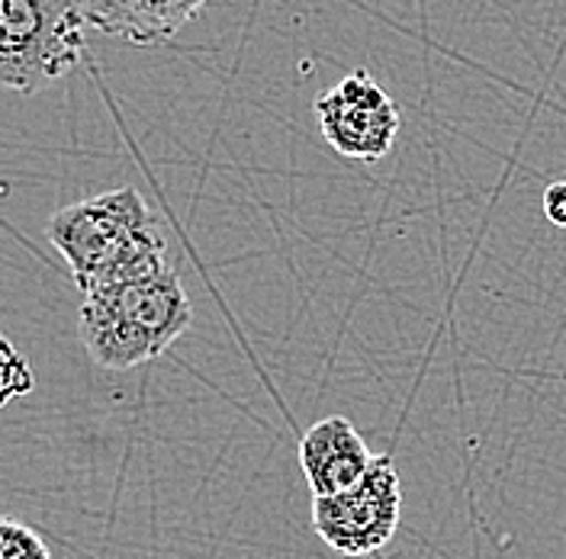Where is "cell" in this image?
I'll return each mask as SVG.
<instances>
[{"label": "cell", "mask_w": 566, "mask_h": 559, "mask_svg": "<svg viewBox=\"0 0 566 559\" xmlns=\"http://www.w3.org/2000/svg\"><path fill=\"white\" fill-rule=\"evenodd\" d=\"M374 454L345 415L316 421L300 441V466L313 498H328L357 486Z\"/></svg>", "instance_id": "8992f818"}, {"label": "cell", "mask_w": 566, "mask_h": 559, "mask_svg": "<svg viewBox=\"0 0 566 559\" xmlns=\"http://www.w3.org/2000/svg\"><path fill=\"white\" fill-rule=\"evenodd\" d=\"M541 210H544V215H547V222H551V225L566 229V180H554V183H547L544 200H541Z\"/></svg>", "instance_id": "9c48e42d"}, {"label": "cell", "mask_w": 566, "mask_h": 559, "mask_svg": "<svg viewBox=\"0 0 566 559\" xmlns=\"http://www.w3.org/2000/svg\"><path fill=\"white\" fill-rule=\"evenodd\" d=\"M313 109L322 139L352 161L377 165L399 136V109L374 81V74L364 68L352 71L332 91H325Z\"/></svg>", "instance_id": "277c9868"}, {"label": "cell", "mask_w": 566, "mask_h": 559, "mask_svg": "<svg viewBox=\"0 0 566 559\" xmlns=\"http://www.w3.org/2000/svg\"><path fill=\"white\" fill-rule=\"evenodd\" d=\"M45 232L69 261L81 293L155 277L171 267L161 225L133 187L104 190L62 207Z\"/></svg>", "instance_id": "6da1fadb"}, {"label": "cell", "mask_w": 566, "mask_h": 559, "mask_svg": "<svg viewBox=\"0 0 566 559\" xmlns=\"http://www.w3.org/2000/svg\"><path fill=\"white\" fill-rule=\"evenodd\" d=\"M84 55V20L71 0H0V87L39 94Z\"/></svg>", "instance_id": "7a4b0ae2"}, {"label": "cell", "mask_w": 566, "mask_h": 559, "mask_svg": "<svg viewBox=\"0 0 566 559\" xmlns=\"http://www.w3.org/2000/svg\"><path fill=\"white\" fill-rule=\"evenodd\" d=\"M84 27L129 45H158L175 39L207 0H71Z\"/></svg>", "instance_id": "52a82bcc"}, {"label": "cell", "mask_w": 566, "mask_h": 559, "mask_svg": "<svg viewBox=\"0 0 566 559\" xmlns=\"http://www.w3.org/2000/svg\"><path fill=\"white\" fill-rule=\"evenodd\" d=\"M84 299H94L113 315L133 321L158 345L161 354L171 348L180 335H187V328L193 325V306L177 280L175 267H168L155 277L84 293Z\"/></svg>", "instance_id": "5b68a950"}, {"label": "cell", "mask_w": 566, "mask_h": 559, "mask_svg": "<svg viewBox=\"0 0 566 559\" xmlns=\"http://www.w3.org/2000/svg\"><path fill=\"white\" fill-rule=\"evenodd\" d=\"M402 518V483L396 460H370L364 479L348 492L313 498V527L338 557H370L384 550Z\"/></svg>", "instance_id": "3957f363"}, {"label": "cell", "mask_w": 566, "mask_h": 559, "mask_svg": "<svg viewBox=\"0 0 566 559\" xmlns=\"http://www.w3.org/2000/svg\"><path fill=\"white\" fill-rule=\"evenodd\" d=\"M0 559H52V550L35 527L0 518Z\"/></svg>", "instance_id": "ba28073f"}]
</instances>
